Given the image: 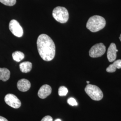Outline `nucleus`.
Returning <instances> with one entry per match:
<instances>
[{
  "label": "nucleus",
  "mask_w": 121,
  "mask_h": 121,
  "mask_svg": "<svg viewBox=\"0 0 121 121\" xmlns=\"http://www.w3.org/2000/svg\"><path fill=\"white\" fill-rule=\"evenodd\" d=\"M39 56L45 61L52 60L55 55L56 47L52 39L46 34L39 35L37 40Z\"/></svg>",
  "instance_id": "1"
},
{
  "label": "nucleus",
  "mask_w": 121,
  "mask_h": 121,
  "mask_svg": "<svg viewBox=\"0 0 121 121\" xmlns=\"http://www.w3.org/2000/svg\"><path fill=\"white\" fill-rule=\"evenodd\" d=\"M106 25V21L104 17L94 15L89 18L86 23V28L92 32H95L103 29Z\"/></svg>",
  "instance_id": "2"
},
{
  "label": "nucleus",
  "mask_w": 121,
  "mask_h": 121,
  "mask_svg": "<svg viewBox=\"0 0 121 121\" xmlns=\"http://www.w3.org/2000/svg\"><path fill=\"white\" fill-rule=\"evenodd\" d=\"M52 16L57 22L65 23L68 20L69 13L65 7L57 6L53 10Z\"/></svg>",
  "instance_id": "3"
},
{
  "label": "nucleus",
  "mask_w": 121,
  "mask_h": 121,
  "mask_svg": "<svg viewBox=\"0 0 121 121\" xmlns=\"http://www.w3.org/2000/svg\"><path fill=\"white\" fill-rule=\"evenodd\" d=\"M85 91L91 99L98 101L103 97V93L98 86L88 84L85 88Z\"/></svg>",
  "instance_id": "4"
},
{
  "label": "nucleus",
  "mask_w": 121,
  "mask_h": 121,
  "mask_svg": "<svg viewBox=\"0 0 121 121\" xmlns=\"http://www.w3.org/2000/svg\"><path fill=\"white\" fill-rule=\"evenodd\" d=\"M106 51V47L103 43H96L89 50V56L93 57L101 56Z\"/></svg>",
  "instance_id": "5"
},
{
  "label": "nucleus",
  "mask_w": 121,
  "mask_h": 121,
  "mask_svg": "<svg viewBox=\"0 0 121 121\" xmlns=\"http://www.w3.org/2000/svg\"><path fill=\"white\" fill-rule=\"evenodd\" d=\"M9 29L13 35L17 37H22L23 34L22 28L19 22L15 19L10 21L9 23Z\"/></svg>",
  "instance_id": "6"
},
{
  "label": "nucleus",
  "mask_w": 121,
  "mask_h": 121,
  "mask_svg": "<svg viewBox=\"0 0 121 121\" xmlns=\"http://www.w3.org/2000/svg\"><path fill=\"white\" fill-rule=\"evenodd\" d=\"M4 101L13 108H18L21 105V102L17 97L13 94H8L4 97Z\"/></svg>",
  "instance_id": "7"
},
{
  "label": "nucleus",
  "mask_w": 121,
  "mask_h": 121,
  "mask_svg": "<svg viewBox=\"0 0 121 121\" xmlns=\"http://www.w3.org/2000/svg\"><path fill=\"white\" fill-rule=\"evenodd\" d=\"M118 50L116 48V44L113 43H112L110 44L107 51V58L108 61L110 62L115 61L117 57V52Z\"/></svg>",
  "instance_id": "8"
},
{
  "label": "nucleus",
  "mask_w": 121,
  "mask_h": 121,
  "mask_svg": "<svg viewBox=\"0 0 121 121\" xmlns=\"http://www.w3.org/2000/svg\"><path fill=\"white\" fill-rule=\"evenodd\" d=\"M52 92V88L48 84H44L41 86L38 92V95L41 99H45Z\"/></svg>",
  "instance_id": "9"
},
{
  "label": "nucleus",
  "mask_w": 121,
  "mask_h": 121,
  "mask_svg": "<svg viewBox=\"0 0 121 121\" xmlns=\"http://www.w3.org/2000/svg\"><path fill=\"white\" fill-rule=\"evenodd\" d=\"M31 84L29 80L25 78L19 80L17 82V87L18 89L21 91L25 92L29 90Z\"/></svg>",
  "instance_id": "10"
},
{
  "label": "nucleus",
  "mask_w": 121,
  "mask_h": 121,
  "mask_svg": "<svg viewBox=\"0 0 121 121\" xmlns=\"http://www.w3.org/2000/svg\"><path fill=\"white\" fill-rule=\"evenodd\" d=\"M121 68V60L119 59L114 61L113 63L109 65L106 69V71L109 73H113L116 71L117 69Z\"/></svg>",
  "instance_id": "11"
},
{
  "label": "nucleus",
  "mask_w": 121,
  "mask_h": 121,
  "mask_svg": "<svg viewBox=\"0 0 121 121\" xmlns=\"http://www.w3.org/2000/svg\"><path fill=\"white\" fill-rule=\"evenodd\" d=\"M32 63L29 61L23 62L19 65V68L22 73H27L30 71L32 69Z\"/></svg>",
  "instance_id": "12"
},
{
  "label": "nucleus",
  "mask_w": 121,
  "mask_h": 121,
  "mask_svg": "<svg viewBox=\"0 0 121 121\" xmlns=\"http://www.w3.org/2000/svg\"><path fill=\"white\" fill-rule=\"evenodd\" d=\"M10 72L6 68H0V80L5 82L10 78Z\"/></svg>",
  "instance_id": "13"
},
{
  "label": "nucleus",
  "mask_w": 121,
  "mask_h": 121,
  "mask_svg": "<svg viewBox=\"0 0 121 121\" xmlns=\"http://www.w3.org/2000/svg\"><path fill=\"white\" fill-rule=\"evenodd\" d=\"M24 54L22 52L15 51L12 53L13 59L17 62H20L24 58Z\"/></svg>",
  "instance_id": "14"
},
{
  "label": "nucleus",
  "mask_w": 121,
  "mask_h": 121,
  "mask_svg": "<svg viewBox=\"0 0 121 121\" xmlns=\"http://www.w3.org/2000/svg\"><path fill=\"white\" fill-rule=\"evenodd\" d=\"M68 90L65 86H60L58 89V95L60 96H65L68 93Z\"/></svg>",
  "instance_id": "15"
},
{
  "label": "nucleus",
  "mask_w": 121,
  "mask_h": 121,
  "mask_svg": "<svg viewBox=\"0 0 121 121\" xmlns=\"http://www.w3.org/2000/svg\"><path fill=\"white\" fill-rule=\"evenodd\" d=\"M0 2L7 6H13L16 4V0H0Z\"/></svg>",
  "instance_id": "16"
},
{
  "label": "nucleus",
  "mask_w": 121,
  "mask_h": 121,
  "mask_svg": "<svg viewBox=\"0 0 121 121\" xmlns=\"http://www.w3.org/2000/svg\"><path fill=\"white\" fill-rule=\"evenodd\" d=\"M67 103L70 105L73 106H77L78 105V103H77L76 100L72 97L69 98L68 99Z\"/></svg>",
  "instance_id": "17"
},
{
  "label": "nucleus",
  "mask_w": 121,
  "mask_h": 121,
  "mask_svg": "<svg viewBox=\"0 0 121 121\" xmlns=\"http://www.w3.org/2000/svg\"><path fill=\"white\" fill-rule=\"evenodd\" d=\"M41 121H52V118L50 116H46L43 117Z\"/></svg>",
  "instance_id": "18"
},
{
  "label": "nucleus",
  "mask_w": 121,
  "mask_h": 121,
  "mask_svg": "<svg viewBox=\"0 0 121 121\" xmlns=\"http://www.w3.org/2000/svg\"><path fill=\"white\" fill-rule=\"evenodd\" d=\"M0 121H8L5 117L0 116Z\"/></svg>",
  "instance_id": "19"
},
{
  "label": "nucleus",
  "mask_w": 121,
  "mask_h": 121,
  "mask_svg": "<svg viewBox=\"0 0 121 121\" xmlns=\"http://www.w3.org/2000/svg\"><path fill=\"white\" fill-rule=\"evenodd\" d=\"M55 121H61V120H60V119H59V118H57V119H56Z\"/></svg>",
  "instance_id": "20"
},
{
  "label": "nucleus",
  "mask_w": 121,
  "mask_h": 121,
  "mask_svg": "<svg viewBox=\"0 0 121 121\" xmlns=\"http://www.w3.org/2000/svg\"><path fill=\"white\" fill-rule=\"evenodd\" d=\"M119 39H120V41H121V35H120V37H119Z\"/></svg>",
  "instance_id": "21"
},
{
  "label": "nucleus",
  "mask_w": 121,
  "mask_h": 121,
  "mask_svg": "<svg viewBox=\"0 0 121 121\" xmlns=\"http://www.w3.org/2000/svg\"><path fill=\"white\" fill-rule=\"evenodd\" d=\"M86 83H87V84H89V83H90V82H89V81H86Z\"/></svg>",
  "instance_id": "22"
}]
</instances>
